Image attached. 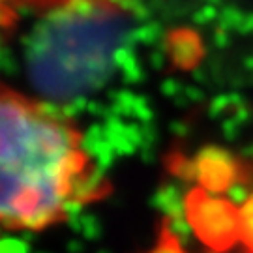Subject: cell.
Instances as JSON below:
<instances>
[{"label":"cell","instance_id":"cell-5","mask_svg":"<svg viewBox=\"0 0 253 253\" xmlns=\"http://www.w3.org/2000/svg\"><path fill=\"white\" fill-rule=\"evenodd\" d=\"M172 43L176 45V49L172 53H174V58L178 60L180 66L193 64L199 58V45H197V38L195 36H190L188 32H180V38L172 40Z\"/></svg>","mask_w":253,"mask_h":253},{"label":"cell","instance_id":"cell-6","mask_svg":"<svg viewBox=\"0 0 253 253\" xmlns=\"http://www.w3.org/2000/svg\"><path fill=\"white\" fill-rule=\"evenodd\" d=\"M238 207H240V223H242L240 242L244 244L248 253H253V193L248 195Z\"/></svg>","mask_w":253,"mask_h":253},{"label":"cell","instance_id":"cell-8","mask_svg":"<svg viewBox=\"0 0 253 253\" xmlns=\"http://www.w3.org/2000/svg\"><path fill=\"white\" fill-rule=\"evenodd\" d=\"M13 19V11L9 8L8 0H0V27H6Z\"/></svg>","mask_w":253,"mask_h":253},{"label":"cell","instance_id":"cell-2","mask_svg":"<svg viewBox=\"0 0 253 253\" xmlns=\"http://www.w3.org/2000/svg\"><path fill=\"white\" fill-rule=\"evenodd\" d=\"M124 36V15L107 0H68L36 32L30 73L53 98H72L107 75Z\"/></svg>","mask_w":253,"mask_h":253},{"label":"cell","instance_id":"cell-7","mask_svg":"<svg viewBox=\"0 0 253 253\" xmlns=\"http://www.w3.org/2000/svg\"><path fill=\"white\" fill-rule=\"evenodd\" d=\"M150 253H186L182 250L180 242L174 238L171 231H163L162 236H160V240L156 242L154 246V250Z\"/></svg>","mask_w":253,"mask_h":253},{"label":"cell","instance_id":"cell-1","mask_svg":"<svg viewBox=\"0 0 253 253\" xmlns=\"http://www.w3.org/2000/svg\"><path fill=\"white\" fill-rule=\"evenodd\" d=\"M86 178L77 129L0 84V227L40 231L60 221Z\"/></svg>","mask_w":253,"mask_h":253},{"label":"cell","instance_id":"cell-4","mask_svg":"<svg viewBox=\"0 0 253 253\" xmlns=\"http://www.w3.org/2000/svg\"><path fill=\"white\" fill-rule=\"evenodd\" d=\"M199 188L210 193H223L240 176V163L221 148H207L197 162Z\"/></svg>","mask_w":253,"mask_h":253},{"label":"cell","instance_id":"cell-3","mask_svg":"<svg viewBox=\"0 0 253 253\" xmlns=\"http://www.w3.org/2000/svg\"><path fill=\"white\" fill-rule=\"evenodd\" d=\"M186 217L195 236L212 252L223 253L240 242V207L231 199L195 188L186 197Z\"/></svg>","mask_w":253,"mask_h":253}]
</instances>
